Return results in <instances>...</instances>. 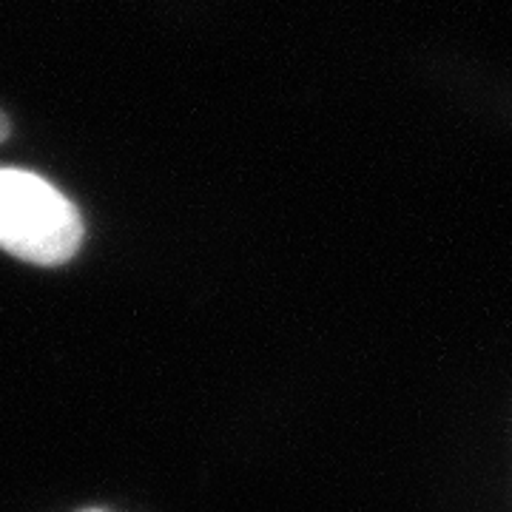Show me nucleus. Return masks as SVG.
Segmentation results:
<instances>
[{
	"label": "nucleus",
	"mask_w": 512,
	"mask_h": 512,
	"mask_svg": "<svg viewBox=\"0 0 512 512\" xmlns=\"http://www.w3.org/2000/svg\"><path fill=\"white\" fill-rule=\"evenodd\" d=\"M83 242L80 211L23 168H0V248L32 265H63Z\"/></svg>",
	"instance_id": "1"
},
{
	"label": "nucleus",
	"mask_w": 512,
	"mask_h": 512,
	"mask_svg": "<svg viewBox=\"0 0 512 512\" xmlns=\"http://www.w3.org/2000/svg\"><path fill=\"white\" fill-rule=\"evenodd\" d=\"M6 137H9V120H6V114L0 111V143H3Z\"/></svg>",
	"instance_id": "2"
},
{
	"label": "nucleus",
	"mask_w": 512,
	"mask_h": 512,
	"mask_svg": "<svg viewBox=\"0 0 512 512\" xmlns=\"http://www.w3.org/2000/svg\"><path fill=\"white\" fill-rule=\"evenodd\" d=\"M83 512H100V510H83Z\"/></svg>",
	"instance_id": "3"
}]
</instances>
